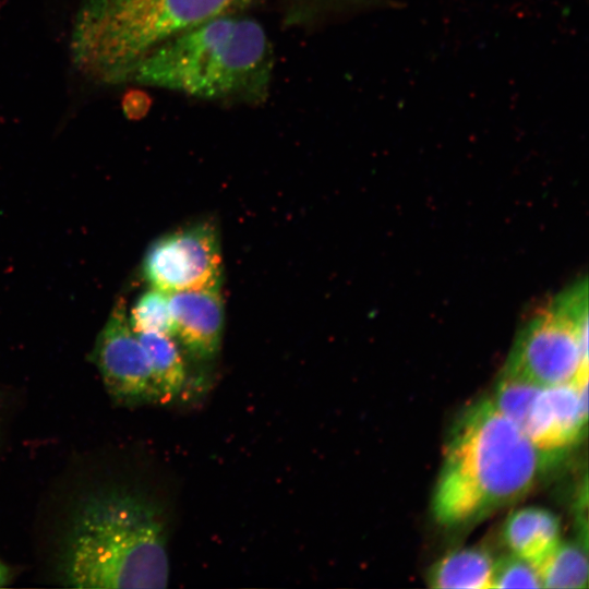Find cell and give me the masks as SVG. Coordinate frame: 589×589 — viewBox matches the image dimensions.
I'll return each instance as SVG.
<instances>
[{"instance_id": "cell-1", "label": "cell", "mask_w": 589, "mask_h": 589, "mask_svg": "<svg viewBox=\"0 0 589 589\" xmlns=\"http://www.w3.org/2000/svg\"><path fill=\"white\" fill-rule=\"evenodd\" d=\"M56 569L74 588H165L169 558L165 522L142 493L118 483L87 490L71 508Z\"/></svg>"}, {"instance_id": "cell-2", "label": "cell", "mask_w": 589, "mask_h": 589, "mask_svg": "<svg viewBox=\"0 0 589 589\" xmlns=\"http://www.w3.org/2000/svg\"><path fill=\"white\" fill-rule=\"evenodd\" d=\"M549 459L490 398L474 401L450 428L434 518L449 528L476 522L528 493Z\"/></svg>"}, {"instance_id": "cell-3", "label": "cell", "mask_w": 589, "mask_h": 589, "mask_svg": "<svg viewBox=\"0 0 589 589\" xmlns=\"http://www.w3.org/2000/svg\"><path fill=\"white\" fill-rule=\"evenodd\" d=\"M274 53L247 12L217 15L146 55L130 81L221 104L259 105L268 96Z\"/></svg>"}, {"instance_id": "cell-4", "label": "cell", "mask_w": 589, "mask_h": 589, "mask_svg": "<svg viewBox=\"0 0 589 589\" xmlns=\"http://www.w3.org/2000/svg\"><path fill=\"white\" fill-rule=\"evenodd\" d=\"M261 0H82L71 31L75 70L100 84H121L171 37L217 15L248 12Z\"/></svg>"}, {"instance_id": "cell-5", "label": "cell", "mask_w": 589, "mask_h": 589, "mask_svg": "<svg viewBox=\"0 0 589 589\" xmlns=\"http://www.w3.org/2000/svg\"><path fill=\"white\" fill-rule=\"evenodd\" d=\"M587 283L554 297L521 329L503 373L540 386L588 380Z\"/></svg>"}, {"instance_id": "cell-6", "label": "cell", "mask_w": 589, "mask_h": 589, "mask_svg": "<svg viewBox=\"0 0 589 589\" xmlns=\"http://www.w3.org/2000/svg\"><path fill=\"white\" fill-rule=\"evenodd\" d=\"M143 272L153 288L167 293L220 288L217 231L212 224L203 223L164 236L147 251Z\"/></svg>"}, {"instance_id": "cell-7", "label": "cell", "mask_w": 589, "mask_h": 589, "mask_svg": "<svg viewBox=\"0 0 589 589\" xmlns=\"http://www.w3.org/2000/svg\"><path fill=\"white\" fill-rule=\"evenodd\" d=\"M110 397L119 405L158 401L151 366L137 334L130 326L124 301L119 298L91 352Z\"/></svg>"}, {"instance_id": "cell-8", "label": "cell", "mask_w": 589, "mask_h": 589, "mask_svg": "<svg viewBox=\"0 0 589 589\" xmlns=\"http://www.w3.org/2000/svg\"><path fill=\"white\" fill-rule=\"evenodd\" d=\"M588 421V380L542 386L521 431L549 458L581 438Z\"/></svg>"}, {"instance_id": "cell-9", "label": "cell", "mask_w": 589, "mask_h": 589, "mask_svg": "<svg viewBox=\"0 0 589 589\" xmlns=\"http://www.w3.org/2000/svg\"><path fill=\"white\" fill-rule=\"evenodd\" d=\"M173 337L200 360H211L219 351L224 329L220 288L169 293Z\"/></svg>"}, {"instance_id": "cell-10", "label": "cell", "mask_w": 589, "mask_h": 589, "mask_svg": "<svg viewBox=\"0 0 589 589\" xmlns=\"http://www.w3.org/2000/svg\"><path fill=\"white\" fill-rule=\"evenodd\" d=\"M503 539L510 554L537 567L561 542L560 519L545 508H520L506 519Z\"/></svg>"}, {"instance_id": "cell-11", "label": "cell", "mask_w": 589, "mask_h": 589, "mask_svg": "<svg viewBox=\"0 0 589 589\" xmlns=\"http://www.w3.org/2000/svg\"><path fill=\"white\" fill-rule=\"evenodd\" d=\"M495 560L482 548L471 546L452 551L435 562L426 575L432 588H493Z\"/></svg>"}, {"instance_id": "cell-12", "label": "cell", "mask_w": 589, "mask_h": 589, "mask_svg": "<svg viewBox=\"0 0 589 589\" xmlns=\"http://www.w3.org/2000/svg\"><path fill=\"white\" fill-rule=\"evenodd\" d=\"M137 336L148 358L158 401L171 400L187 380L184 361L173 336L159 333H141Z\"/></svg>"}, {"instance_id": "cell-13", "label": "cell", "mask_w": 589, "mask_h": 589, "mask_svg": "<svg viewBox=\"0 0 589 589\" xmlns=\"http://www.w3.org/2000/svg\"><path fill=\"white\" fill-rule=\"evenodd\" d=\"M542 588L585 589L588 587V557L585 545L561 542L536 567Z\"/></svg>"}, {"instance_id": "cell-14", "label": "cell", "mask_w": 589, "mask_h": 589, "mask_svg": "<svg viewBox=\"0 0 589 589\" xmlns=\"http://www.w3.org/2000/svg\"><path fill=\"white\" fill-rule=\"evenodd\" d=\"M541 387L527 380L502 373L490 399L501 413L521 430Z\"/></svg>"}, {"instance_id": "cell-15", "label": "cell", "mask_w": 589, "mask_h": 589, "mask_svg": "<svg viewBox=\"0 0 589 589\" xmlns=\"http://www.w3.org/2000/svg\"><path fill=\"white\" fill-rule=\"evenodd\" d=\"M128 320L136 334L159 333L173 336L169 293L152 287L136 300Z\"/></svg>"}, {"instance_id": "cell-16", "label": "cell", "mask_w": 589, "mask_h": 589, "mask_svg": "<svg viewBox=\"0 0 589 589\" xmlns=\"http://www.w3.org/2000/svg\"><path fill=\"white\" fill-rule=\"evenodd\" d=\"M285 21L291 25L315 22L329 14L389 5V0H280Z\"/></svg>"}, {"instance_id": "cell-17", "label": "cell", "mask_w": 589, "mask_h": 589, "mask_svg": "<svg viewBox=\"0 0 589 589\" xmlns=\"http://www.w3.org/2000/svg\"><path fill=\"white\" fill-rule=\"evenodd\" d=\"M493 588H542L537 568L510 554L495 561Z\"/></svg>"}, {"instance_id": "cell-18", "label": "cell", "mask_w": 589, "mask_h": 589, "mask_svg": "<svg viewBox=\"0 0 589 589\" xmlns=\"http://www.w3.org/2000/svg\"><path fill=\"white\" fill-rule=\"evenodd\" d=\"M9 580V569L8 567L0 561V587L4 586L7 581Z\"/></svg>"}]
</instances>
